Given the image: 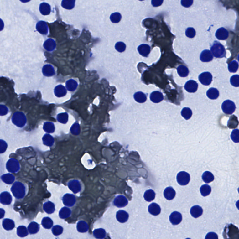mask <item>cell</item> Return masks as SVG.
<instances>
[{"label": "cell", "mask_w": 239, "mask_h": 239, "mask_svg": "<svg viewBox=\"0 0 239 239\" xmlns=\"http://www.w3.org/2000/svg\"><path fill=\"white\" fill-rule=\"evenodd\" d=\"M11 191L16 199H22L25 196V186L23 184L19 182H16L14 183L11 187Z\"/></svg>", "instance_id": "1"}, {"label": "cell", "mask_w": 239, "mask_h": 239, "mask_svg": "<svg viewBox=\"0 0 239 239\" xmlns=\"http://www.w3.org/2000/svg\"><path fill=\"white\" fill-rule=\"evenodd\" d=\"M211 52L213 56L217 58H222L226 56L224 47L219 42H216L211 47Z\"/></svg>", "instance_id": "2"}, {"label": "cell", "mask_w": 239, "mask_h": 239, "mask_svg": "<svg viewBox=\"0 0 239 239\" xmlns=\"http://www.w3.org/2000/svg\"><path fill=\"white\" fill-rule=\"evenodd\" d=\"M221 108L224 113L227 115H232L236 109L235 103L230 100H226L223 102Z\"/></svg>", "instance_id": "3"}, {"label": "cell", "mask_w": 239, "mask_h": 239, "mask_svg": "<svg viewBox=\"0 0 239 239\" xmlns=\"http://www.w3.org/2000/svg\"><path fill=\"white\" fill-rule=\"evenodd\" d=\"M7 169L11 173H16L20 169V164L17 160L14 158L10 159L6 163Z\"/></svg>", "instance_id": "4"}, {"label": "cell", "mask_w": 239, "mask_h": 239, "mask_svg": "<svg viewBox=\"0 0 239 239\" xmlns=\"http://www.w3.org/2000/svg\"><path fill=\"white\" fill-rule=\"evenodd\" d=\"M177 180L180 185H187L190 181V175L185 171H181L177 175Z\"/></svg>", "instance_id": "5"}, {"label": "cell", "mask_w": 239, "mask_h": 239, "mask_svg": "<svg viewBox=\"0 0 239 239\" xmlns=\"http://www.w3.org/2000/svg\"><path fill=\"white\" fill-rule=\"evenodd\" d=\"M199 80L202 84L209 86L213 81V76L209 72H204L199 75Z\"/></svg>", "instance_id": "6"}, {"label": "cell", "mask_w": 239, "mask_h": 239, "mask_svg": "<svg viewBox=\"0 0 239 239\" xmlns=\"http://www.w3.org/2000/svg\"><path fill=\"white\" fill-rule=\"evenodd\" d=\"M63 202L66 206L71 207L73 206L76 203V200L75 196L73 194H65L62 198Z\"/></svg>", "instance_id": "7"}, {"label": "cell", "mask_w": 239, "mask_h": 239, "mask_svg": "<svg viewBox=\"0 0 239 239\" xmlns=\"http://www.w3.org/2000/svg\"><path fill=\"white\" fill-rule=\"evenodd\" d=\"M128 204V200L125 196L119 195L117 196L114 200V205L119 208L125 207Z\"/></svg>", "instance_id": "8"}, {"label": "cell", "mask_w": 239, "mask_h": 239, "mask_svg": "<svg viewBox=\"0 0 239 239\" xmlns=\"http://www.w3.org/2000/svg\"><path fill=\"white\" fill-rule=\"evenodd\" d=\"M69 189L74 193H77L81 190V185L80 182L77 180H72L68 183Z\"/></svg>", "instance_id": "9"}, {"label": "cell", "mask_w": 239, "mask_h": 239, "mask_svg": "<svg viewBox=\"0 0 239 239\" xmlns=\"http://www.w3.org/2000/svg\"><path fill=\"white\" fill-rule=\"evenodd\" d=\"M169 221L173 225L179 224L182 221V216L179 212L175 211L169 216Z\"/></svg>", "instance_id": "10"}, {"label": "cell", "mask_w": 239, "mask_h": 239, "mask_svg": "<svg viewBox=\"0 0 239 239\" xmlns=\"http://www.w3.org/2000/svg\"><path fill=\"white\" fill-rule=\"evenodd\" d=\"M36 29L38 32L42 35H47L48 33V25L45 22L43 21H39L36 25Z\"/></svg>", "instance_id": "11"}, {"label": "cell", "mask_w": 239, "mask_h": 239, "mask_svg": "<svg viewBox=\"0 0 239 239\" xmlns=\"http://www.w3.org/2000/svg\"><path fill=\"white\" fill-rule=\"evenodd\" d=\"M12 198L11 194L7 191H4L1 194L0 201L1 203L5 205H8L12 202Z\"/></svg>", "instance_id": "12"}, {"label": "cell", "mask_w": 239, "mask_h": 239, "mask_svg": "<svg viewBox=\"0 0 239 239\" xmlns=\"http://www.w3.org/2000/svg\"><path fill=\"white\" fill-rule=\"evenodd\" d=\"M198 88V84L195 81L190 80L187 81L184 86L185 90L189 93H195Z\"/></svg>", "instance_id": "13"}, {"label": "cell", "mask_w": 239, "mask_h": 239, "mask_svg": "<svg viewBox=\"0 0 239 239\" xmlns=\"http://www.w3.org/2000/svg\"><path fill=\"white\" fill-rule=\"evenodd\" d=\"M200 60L203 62H209L213 60V54L210 50H203L200 55Z\"/></svg>", "instance_id": "14"}, {"label": "cell", "mask_w": 239, "mask_h": 239, "mask_svg": "<svg viewBox=\"0 0 239 239\" xmlns=\"http://www.w3.org/2000/svg\"><path fill=\"white\" fill-rule=\"evenodd\" d=\"M116 218L119 222L123 223L127 221L129 218V215L126 211L123 210H120L117 212Z\"/></svg>", "instance_id": "15"}, {"label": "cell", "mask_w": 239, "mask_h": 239, "mask_svg": "<svg viewBox=\"0 0 239 239\" xmlns=\"http://www.w3.org/2000/svg\"><path fill=\"white\" fill-rule=\"evenodd\" d=\"M148 211L151 215L154 216H157L160 214L161 210L158 205L155 203H153L149 205L148 206Z\"/></svg>", "instance_id": "16"}, {"label": "cell", "mask_w": 239, "mask_h": 239, "mask_svg": "<svg viewBox=\"0 0 239 239\" xmlns=\"http://www.w3.org/2000/svg\"><path fill=\"white\" fill-rule=\"evenodd\" d=\"M150 99L153 102L157 103L163 100L164 96L161 92L159 91H154L150 94Z\"/></svg>", "instance_id": "17"}, {"label": "cell", "mask_w": 239, "mask_h": 239, "mask_svg": "<svg viewBox=\"0 0 239 239\" xmlns=\"http://www.w3.org/2000/svg\"><path fill=\"white\" fill-rule=\"evenodd\" d=\"M203 212V210L202 207L198 205L192 206L190 210L191 215L194 218H197L201 216Z\"/></svg>", "instance_id": "18"}, {"label": "cell", "mask_w": 239, "mask_h": 239, "mask_svg": "<svg viewBox=\"0 0 239 239\" xmlns=\"http://www.w3.org/2000/svg\"><path fill=\"white\" fill-rule=\"evenodd\" d=\"M139 53L143 57H148L150 52V47L147 44H142L138 47Z\"/></svg>", "instance_id": "19"}, {"label": "cell", "mask_w": 239, "mask_h": 239, "mask_svg": "<svg viewBox=\"0 0 239 239\" xmlns=\"http://www.w3.org/2000/svg\"><path fill=\"white\" fill-rule=\"evenodd\" d=\"M164 195L167 200H170L175 198L176 191L172 187H168L164 190Z\"/></svg>", "instance_id": "20"}, {"label": "cell", "mask_w": 239, "mask_h": 239, "mask_svg": "<svg viewBox=\"0 0 239 239\" xmlns=\"http://www.w3.org/2000/svg\"><path fill=\"white\" fill-rule=\"evenodd\" d=\"M39 11L43 15L46 16L49 15L51 11L50 6L47 3H42L40 4Z\"/></svg>", "instance_id": "21"}, {"label": "cell", "mask_w": 239, "mask_h": 239, "mask_svg": "<svg viewBox=\"0 0 239 239\" xmlns=\"http://www.w3.org/2000/svg\"><path fill=\"white\" fill-rule=\"evenodd\" d=\"M3 226L5 230L8 231L12 230L15 227V222L11 219H4L3 221Z\"/></svg>", "instance_id": "22"}, {"label": "cell", "mask_w": 239, "mask_h": 239, "mask_svg": "<svg viewBox=\"0 0 239 239\" xmlns=\"http://www.w3.org/2000/svg\"><path fill=\"white\" fill-rule=\"evenodd\" d=\"M43 209L46 213L51 214L55 212V205L50 201H47L44 204Z\"/></svg>", "instance_id": "23"}, {"label": "cell", "mask_w": 239, "mask_h": 239, "mask_svg": "<svg viewBox=\"0 0 239 239\" xmlns=\"http://www.w3.org/2000/svg\"><path fill=\"white\" fill-rule=\"evenodd\" d=\"M39 225L36 222H31L28 226V230L29 234H35L39 230Z\"/></svg>", "instance_id": "24"}, {"label": "cell", "mask_w": 239, "mask_h": 239, "mask_svg": "<svg viewBox=\"0 0 239 239\" xmlns=\"http://www.w3.org/2000/svg\"><path fill=\"white\" fill-rule=\"evenodd\" d=\"M219 92L216 88H210L206 92V96L211 100H215L219 97Z\"/></svg>", "instance_id": "25"}, {"label": "cell", "mask_w": 239, "mask_h": 239, "mask_svg": "<svg viewBox=\"0 0 239 239\" xmlns=\"http://www.w3.org/2000/svg\"><path fill=\"white\" fill-rule=\"evenodd\" d=\"M88 228H89V226L84 221H80L77 223V230L80 233H86L88 231Z\"/></svg>", "instance_id": "26"}, {"label": "cell", "mask_w": 239, "mask_h": 239, "mask_svg": "<svg viewBox=\"0 0 239 239\" xmlns=\"http://www.w3.org/2000/svg\"><path fill=\"white\" fill-rule=\"evenodd\" d=\"M239 124L237 117L233 115L231 116L227 123V126L229 128H236L237 127Z\"/></svg>", "instance_id": "27"}, {"label": "cell", "mask_w": 239, "mask_h": 239, "mask_svg": "<svg viewBox=\"0 0 239 239\" xmlns=\"http://www.w3.org/2000/svg\"><path fill=\"white\" fill-rule=\"evenodd\" d=\"M203 180L205 183H210L215 179V177L212 172L206 171L203 174L202 176Z\"/></svg>", "instance_id": "28"}, {"label": "cell", "mask_w": 239, "mask_h": 239, "mask_svg": "<svg viewBox=\"0 0 239 239\" xmlns=\"http://www.w3.org/2000/svg\"><path fill=\"white\" fill-rule=\"evenodd\" d=\"M2 181L7 184H10L15 181V177L10 173L3 174L1 176Z\"/></svg>", "instance_id": "29"}, {"label": "cell", "mask_w": 239, "mask_h": 239, "mask_svg": "<svg viewBox=\"0 0 239 239\" xmlns=\"http://www.w3.org/2000/svg\"><path fill=\"white\" fill-rule=\"evenodd\" d=\"M71 210L67 207H64L61 208L59 212V216L61 219H65L68 218L71 215Z\"/></svg>", "instance_id": "30"}, {"label": "cell", "mask_w": 239, "mask_h": 239, "mask_svg": "<svg viewBox=\"0 0 239 239\" xmlns=\"http://www.w3.org/2000/svg\"><path fill=\"white\" fill-rule=\"evenodd\" d=\"M75 0H63L61 6L66 9H72L75 7Z\"/></svg>", "instance_id": "31"}, {"label": "cell", "mask_w": 239, "mask_h": 239, "mask_svg": "<svg viewBox=\"0 0 239 239\" xmlns=\"http://www.w3.org/2000/svg\"><path fill=\"white\" fill-rule=\"evenodd\" d=\"M156 194L152 189L147 190L144 194L145 200L148 202H151L155 199Z\"/></svg>", "instance_id": "32"}, {"label": "cell", "mask_w": 239, "mask_h": 239, "mask_svg": "<svg viewBox=\"0 0 239 239\" xmlns=\"http://www.w3.org/2000/svg\"><path fill=\"white\" fill-rule=\"evenodd\" d=\"M93 235L96 239H104L106 236L105 230L102 228L95 229L93 232Z\"/></svg>", "instance_id": "33"}, {"label": "cell", "mask_w": 239, "mask_h": 239, "mask_svg": "<svg viewBox=\"0 0 239 239\" xmlns=\"http://www.w3.org/2000/svg\"><path fill=\"white\" fill-rule=\"evenodd\" d=\"M178 74L180 77H187L189 74V70L186 66L184 65H179L177 68Z\"/></svg>", "instance_id": "34"}, {"label": "cell", "mask_w": 239, "mask_h": 239, "mask_svg": "<svg viewBox=\"0 0 239 239\" xmlns=\"http://www.w3.org/2000/svg\"><path fill=\"white\" fill-rule=\"evenodd\" d=\"M53 222L52 220L49 217H44L42 221V225L44 228L50 229L52 227Z\"/></svg>", "instance_id": "35"}, {"label": "cell", "mask_w": 239, "mask_h": 239, "mask_svg": "<svg viewBox=\"0 0 239 239\" xmlns=\"http://www.w3.org/2000/svg\"><path fill=\"white\" fill-rule=\"evenodd\" d=\"M134 97L135 100L139 103L144 102L147 100L146 96L142 92H138L135 93Z\"/></svg>", "instance_id": "36"}, {"label": "cell", "mask_w": 239, "mask_h": 239, "mask_svg": "<svg viewBox=\"0 0 239 239\" xmlns=\"http://www.w3.org/2000/svg\"><path fill=\"white\" fill-rule=\"evenodd\" d=\"M211 191H212L211 187L208 184H204L202 185L200 188V192L201 194L204 197L209 195L211 193Z\"/></svg>", "instance_id": "37"}, {"label": "cell", "mask_w": 239, "mask_h": 239, "mask_svg": "<svg viewBox=\"0 0 239 239\" xmlns=\"http://www.w3.org/2000/svg\"><path fill=\"white\" fill-rule=\"evenodd\" d=\"M28 230L25 226H20L17 228V235L20 237H24L28 235Z\"/></svg>", "instance_id": "38"}, {"label": "cell", "mask_w": 239, "mask_h": 239, "mask_svg": "<svg viewBox=\"0 0 239 239\" xmlns=\"http://www.w3.org/2000/svg\"><path fill=\"white\" fill-rule=\"evenodd\" d=\"M239 67V64L236 61L233 60L228 64V69L230 72H236Z\"/></svg>", "instance_id": "39"}, {"label": "cell", "mask_w": 239, "mask_h": 239, "mask_svg": "<svg viewBox=\"0 0 239 239\" xmlns=\"http://www.w3.org/2000/svg\"><path fill=\"white\" fill-rule=\"evenodd\" d=\"M192 111L188 107H184L181 111V115L185 119L189 120L192 116Z\"/></svg>", "instance_id": "40"}, {"label": "cell", "mask_w": 239, "mask_h": 239, "mask_svg": "<svg viewBox=\"0 0 239 239\" xmlns=\"http://www.w3.org/2000/svg\"><path fill=\"white\" fill-rule=\"evenodd\" d=\"M110 20L113 23H117L119 22L122 19V16L118 12H115L111 14L110 17Z\"/></svg>", "instance_id": "41"}, {"label": "cell", "mask_w": 239, "mask_h": 239, "mask_svg": "<svg viewBox=\"0 0 239 239\" xmlns=\"http://www.w3.org/2000/svg\"><path fill=\"white\" fill-rule=\"evenodd\" d=\"M231 138L234 142L239 143V129H235L233 130L231 134Z\"/></svg>", "instance_id": "42"}, {"label": "cell", "mask_w": 239, "mask_h": 239, "mask_svg": "<svg viewBox=\"0 0 239 239\" xmlns=\"http://www.w3.org/2000/svg\"><path fill=\"white\" fill-rule=\"evenodd\" d=\"M63 232V228L60 226L56 225L52 227V232L54 236H60L62 234Z\"/></svg>", "instance_id": "43"}, {"label": "cell", "mask_w": 239, "mask_h": 239, "mask_svg": "<svg viewBox=\"0 0 239 239\" xmlns=\"http://www.w3.org/2000/svg\"><path fill=\"white\" fill-rule=\"evenodd\" d=\"M230 83L235 87H239V75H235L230 78Z\"/></svg>", "instance_id": "44"}, {"label": "cell", "mask_w": 239, "mask_h": 239, "mask_svg": "<svg viewBox=\"0 0 239 239\" xmlns=\"http://www.w3.org/2000/svg\"><path fill=\"white\" fill-rule=\"evenodd\" d=\"M126 46L124 43L119 42L117 43L115 45V48L120 52H123L125 50Z\"/></svg>", "instance_id": "45"}, {"label": "cell", "mask_w": 239, "mask_h": 239, "mask_svg": "<svg viewBox=\"0 0 239 239\" xmlns=\"http://www.w3.org/2000/svg\"><path fill=\"white\" fill-rule=\"evenodd\" d=\"M185 34H186V36L188 38H192L195 36L196 32H195L194 29L192 28H188L186 29Z\"/></svg>", "instance_id": "46"}, {"label": "cell", "mask_w": 239, "mask_h": 239, "mask_svg": "<svg viewBox=\"0 0 239 239\" xmlns=\"http://www.w3.org/2000/svg\"><path fill=\"white\" fill-rule=\"evenodd\" d=\"M216 37L220 40H225L228 37L227 32H216Z\"/></svg>", "instance_id": "47"}, {"label": "cell", "mask_w": 239, "mask_h": 239, "mask_svg": "<svg viewBox=\"0 0 239 239\" xmlns=\"http://www.w3.org/2000/svg\"><path fill=\"white\" fill-rule=\"evenodd\" d=\"M193 3V0H181V3L183 6L188 8L191 6Z\"/></svg>", "instance_id": "48"}, {"label": "cell", "mask_w": 239, "mask_h": 239, "mask_svg": "<svg viewBox=\"0 0 239 239\" xmlns=\"http://www.w3.org/2000/svg\"><path fill=\"white\" fill-rule=\"evenodd\" d=\"M164 0H152L151 4L152 6L155 7L160 6L163 3Z\"/></svg>", "instance_id": "49"}, {"label": "cell", "mask_w": 239, "mask_h": 239, "mask_svg": "<svg viewBox=\"0 0 239 239\" xmlns=\"http://www.w3.org/2000/svg\"><path fill=\"white\" fill-rule=\"evenodd\" d=\"M55 42L53 40L51 39H49L44 43V45H45L44 46H45V47H49H49H53L55 46Z\"/></svg>", "instance_id": "50"}, {"label": "cell", "mask_w": 239, "mask_h": 239, "mask_svg": "<svg viewBox=\"0 0 239 239\" xmlns=\"http://www.w3.org/2000/svg\"><path fill=\"white\" fill-rule=\"evenodd\" d=\"M205 239H218V237L217 234H215L214 232H211V233H209L207 235H206V237L205 238Z\"/></svg>", "instance_id": "51"}, {"label": "cell", "mask_w": 239, "mask_h": 239, "mask_svg": "<svg viewBox=\"0 0 239 239\" xmlns=\"http://www.w3.org/2000/svg\"><path fill=\"white\" fill-rule=\"evenodd\" d=\"M5 215V211L4 210H3V209H1V219H2V218H3V217H4V216Z\"/></svg>", "instance_id": "52"}, {"label": "cell", "mask_w": 239, "mask_h": 239, "mask_svg": "<svg viewBox=\"0 0 239 239\" xmlns=\"http://www.w3.org/2000/svg\"><path fill=\"white\" fill-rule=\"evenodd\" d=\"M21 2H22L23 3H28V2H29L30 0H20Z\"/></svg>", "instance_id": "53"}, {"label": "cell", "mask_w": 239, "mask_h": 239, "mask_svg": "<svg viewBox=\"0 0 239 239\" xmlns=\"http://www.w3.org/2000/svg\"><path fill=\"white\" fill-rule=\"evenodd\" d=\"M236 205L237 208L239 210V200L236 203Z\"/></svg>", "instance_id": "54"}, {"label": "cell", "mask_w": 239, "mask_h": 239, "mask_svg": "<svg viewBox=\"0 0 239 239\" xmlns=\"http://www.w3.org/2000/svg\"><path fill=\"white\" fill-rule=\"evenodd\" d=\"M238 61L239 62V54L238 56Z\"/></svg>", "instance_id": "55"}, {"label": "cell", "mask_w": 239, "mask_h": 239, "mask_svg": "<svg viewBox=\"0 0 239 239\" xmlns=\"http://www.w3.org/2000/svg\"><path fill=\"white\" fill-rule=\"evenodd\" d=\"M238 192H239V188H238Z\"/></svg>", "instance_id": "56"}, {"label": "cell", "mask_w": 239, "mask_h": 239, "mask_svg": "<svg viewBox=\"0 0 239 239\" xmlns=\"http://www.w3.org/2000/svg\"><path fill=\"white\" fill-rule=\"evenodd\" d=\"M139 1H143V0H139Z\"/></svg>", "instance_id": "57"}]
</instances>
